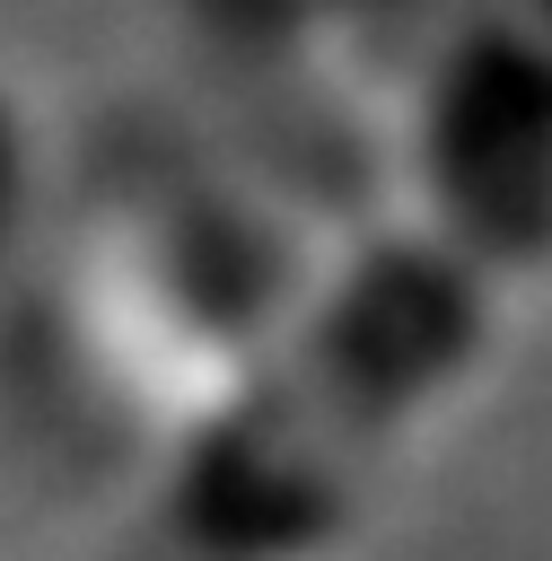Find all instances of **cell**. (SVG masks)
Segmentation results:
<instances>
[{
  "instance_id": "cell-1",
  "label": "cell",
  "mask_w": 552,
  "mask_h": 561,
  "mask_svg": "<svg viewBox=\"0 0 552 561\" xmlns=\"http://www.w3.org/2000/svg\"><path fill=\"white\" fill-rule=\"evenodd\" d=\"M473 342V289L456 245H386L368 254L333 307L245 386L237 412L210 421L175 482V517L193 543L228 561L307 552L342 500L359 491L377 438L447 377Z\"/></svg>"
}]
</instances>
